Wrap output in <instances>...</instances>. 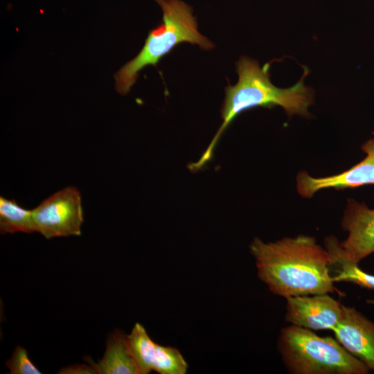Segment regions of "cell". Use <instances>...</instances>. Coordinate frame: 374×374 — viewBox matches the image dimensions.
I'll use <instances>...</instances> for the list:
<instances>
[{
  "instance_id": "cell-1",
  "label": "cell",
  "mask_w": 374,
  "mask_h": 374,
  "mask_svg": "<svg viewBox=\"0 0 374 374\" xmlns=\"http://www.w3.org/2000/svg\"><path fill=\"white\" fill-rule=\"evenodd\" d=\"M258 278L274 294L288 298L333 293L332 260L314 237L301 235L265 242L254 238L249 244Z\"/></svg>"
},
{
  "instance_id": "cell-2",
  "label": "cell",
  "mask_w": 374,
  "mask_h": 374,
  "mask_svg": "<svg viewBox=\"0 0 374 374\" xmlns=\"http://www.w3.org/2000/svg\"><path fill=\"white\" fill-rule=\"evenodd\" d=\"M236 69L238 82L225 88V98L221 109L222 123L199 160L189 165L193 171L201 169L211 159L224 130L246 110L258 107L280 106L289 116H310L308 109L313 103V95L310 88L304 84V75L294 86L281 89L271 83L268 63L260 67L256 60L242 57L237 62Z\"/></svg>"
},
{
  "instance_id": "cell-3",
  "label": "cell",
  "mask_w": 374,
  "mask_h": 374,
  "mask_svg": "<svg viewBox=\"0 0 374 374\" xmlns=\"http://www.w3.org/2000/svg\"><path fill=\"white\" fill-rule=\"evenodd\" d=\"M163 11L162 23L151 30L139 54L126 63L114 75L116 89L127 94L135 83L139 72L148 65H156L177 44L188 42L201 48L214 47L197 29L192 9L180 0H155Z\"/></svg>"
},
{
  "instance_id": "cell-4",
  "label": "cell",
  "mask_w": 374,
  "mask_h": 374,
  "mask_svg": "<svg viewBox=\"0 0 374 374\" xmlns=\"http://www.w3.org/2000/svg\"><path fill=\"white\" fill-rule=\"evenodd\" d=\"M278 346L294 374H367L369 368L337 340L291 325L282 329Z\"/></svg>"
},
{
  "instance_id": "cell-5",
  "label": "cell",
  "mask_w": 374,
  "mask_h": 374,
  "mask_svg": "<svg viewBox=\"0 0 374 374\" xmlns=\"http://www.w3.org/2000/svg\"><path fill=\"white\" fill-rule=\"evenodd\" d=\"M347 238L340 242L335 237L325 239L331 259L358 264L374 253V209L353 199H348L341 220Z\"/></svg>"
},
{
  "instance_id": "cell-6",
  "label": "cell",
  "mask_w": 374,
  "mask_h": 374,
  "mask_svg": "<svg viewBox=\"0 0 374 374\" xmlns=\"http://www.w3.org/2000/svg\"><path fill=\"white\" fill-rule=\"evenodd\" d=\"M39 232L46 239L81 235L83 222L81 194L73 186L55 193L32 210Z\"/></svg>"
},
{
  "instance_id": "cell-7",
  "label": "cell",
  "mask_w": 374,
  "mask_h": 374,
  "mask_svg": "<svg viewBox=\"0 0 374 374\" xmlns=\"http://www.w3.org/2000/svg\"><path fill=\"white\" fill-rule=\"evenodd\" d=\"M127 338L140 374L152 371L160 374L186 373L188 364L181 353L175 348L154 342L141 324L135 323Z\"/></svg>"
},
{
  "instance_id": "cell-8",
  "label": "cell",
  "mask_w": 374,
  "mask_h": 374,
  "mask_svg": "<svg viewBox=\"0 0 374 374\" xmlns=\"http://www.w3.org/2000/svg\"><path fill=\"white\" fill-rule=\"evenodd\" d=\"M285 319L310 330H332L343 315V305L328 294L286 298Z\"/></svg>"
},
{
  "instance_id": "cell-9",
  "label": "cell",
  "mask_w": 374,
  "mask_h": 374,
  "mask_svg": "<svg viewBox=\"0 0 374 374\" xmlns=\"http://www.w3.org/2000/svg\"><path fill=\"white\" fill-rule=\"evenodd\" d=\"M366 157L350 169L332 176L313 177L306 172H300L296 177L299 194L311 198L317 192L326 188L344 189L374 184V139L362 145Z\"/></svg>"
},
{
  "instance_id": "cell-10",
  "label": "cell",
  "mask_w": 374,
  "mask_h": 374,
  "mask_svg": "<svg viewBox=\"0 0 374 374\" xmlns=\"http://www.w3.org/2000/svg\"><path fill=\"white\" fill-rule=\"evenodd\" d=\"M350 354L374 371V323L355 308L343 305V315L332 330Z\"/></svg>"
},
{
  "instance_id": "cell-11",
  "label": "cell",
  "mask_w": 374,
  "mask_h": 374,
  "mask_svg": "<svg viewBox=\"0 0 374 374\" xmlns=\"http://www.w3.org/2000/svg\"><path fill=\"white\" fill-rule=\"evenodd\" d=\"M93 364L97 373L140 374L130 349L127 335L121 331L110 335L103 359Z\"/></svg>"
},
{
  "instance_id": "cell-12",
  "label": "cell",
  "mask_w": 374,
  "mask_h": 374,
  "mask_svg": "<svg viewBox=\"0 0 374 374\" xmlns=\"http://www.w3.org/2000/svg\"><path fill=\"white\" fill-rule=\"evenodd\" d=\"M37 232L32 210L19 206L13 199L0 197V232L14 233Z\"/></svg>"
},
{
  "instance_id": "cell-13",
  "label": "cell",
  "mask_w": 374,
  "mask_h": 374,
  "mask_svg": "<svg viewBox=\"0 0 374 374\" xmlns=\"http://www.w3.org/2000/svg\"><path fill=\"white\" fill-rule=\"evenodd\" d=\"M332 265L337 267L335 282H349L374 290V275L362 270L357 264L338 259H331Z\"/></svg>"
},
{
  "instance_id": "cell-14",
  "label": "cell",
  "mask_w": 374,
  "mask_h": 374,
  "mask_svg": "<svg viewBox=\"0 0 374 374\" xmlns=\"http://www.w3.org/2000/svg\"><path fill=\"white\" fill-rule=\"evenodd\" d=\"M12 374H40L41 372L28 357L26 350L17 346L12 357L6 362Z\"/></svg>"
},
{
  "instance_id": "cell-15",
  "label": "cell",
  "mask_w": 374,
  "mask_h": 374,
  "mask_svg": "<svg viewBox=\"0 0 374 374\" xmlns=\"http://www.w3.org/2000/svg\"><path fill=\"white\" fill-rule=\"evenodd\" d=\"M90 364L73 365L62 368L58 373L64 374H91L97 373L93 362L89 361Z\"/></svg>"
},
{
  "instance_id": "cell-16",
  "label": "cell",
  "mask_w": 374,
  "mask_h": 374,
  "mask_svg": "<svg viewBox=\"0 0 374 374\" xmlns=\"http://www.w3.org/2000/svg\"><path fill=\"white\" fill-rule=\"evenodd\" d=\"M373 134L374 135V132H373Z\"/></svg>"
}]
</instances>
